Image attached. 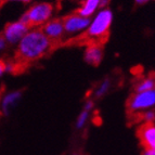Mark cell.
<instances>
[{
    "label": "cell",
    "mask_w": 155,
    "mask_h": 155,
    "mask_svg": "<svg viewBox=\"0 0 155 155\" xmlns=\"http://www.w3.org/2000/svg\"><path fill=\"white\" fill-rule=\"evenodd\" d=\"M5 0H0V9L2 8V7H3V5H5Z\"/></svg>",
    "instance_id": "obj_22"
},
{
    "label": "cell",
    "mask_w": 155,
    "mask_h": 155,
    "mask_svg": "<svg viewBox=\"0 0 155 155\" xmlns=\"http://www.w3.org/2000/svg\"><path fill=\"white\" fill-rule=\"evenodd\" d=\"M138 3H145V2H147L149 0H136Z\"/></svg>",
    "instance_id": "obj_21"
},
{
    "label": "cell",
    "mask_w": 155,
    "mask_h": 155,
    "mask_svg": "<svg viewBox=\"0 0 155 155\" xmlns=\"http://www.w3.org/2000/svg\"><path fill=\"white\" fill-rule=\"evenodd\" d=\"M20 94H21L20 92H14V93H11L10 96L7 97L5 100V102H3V110L7 111L8 106L11 105V104H12L15 100H18V98H20Z\"/></svg>",
    "instance_id": "obj_12"
},
{
    "label": "cell",
    "mask_w": 155,
    "mask_h": 155,
    "mask_svg": "<svg viewBox=\"0 0 155 155\" xmlns=\"http://www.w3.org/2000/svg\"><path fill=\"white\" fill-rule=\"evenodd\" d=\"M154 80L151 79V78H144V79L139 80L136 86H134V89H136V92H143V91H149L152 90L154 88Z\"/></svg>",
    "instance_id": "obj_11"
},
{
    "label": "cell",
    "mask_w": 155,
    "mask_h": 155,
    "mask_svg": "<svg viewBox=\"0 0 155 155\" xmlns=\"http://www.w3.org/2000/svg\"><path fill=\"white\" fill-rule=\"evenodd\" d=\"M5 86H1L0 87V102H1V99H2V96H3V93H5ZM0 116H1V111H0Z\"/></svg>",
    "instance_id": "obj_19"
},
{
    "label": "cell",
    "mask_w": 155,
    "mask_h": 155,
    "mask_svg": "<svg viewBox=\"0 0 155 155\" xmlns=\"http://www.w3.org/2000/svg\"><path fill=\"white\" fill-rule=\"evenodd\" d=\"M140 118L145 123H153L155 120V113L152 111L144 112V113H142L140 115Z\"/></svg>",
    "instance_id": "obj_13"
},
{
    "label": "cell",
    "mask_w": 155,
    "mask_h": 155,
    "mask_svg": "<svg viewBox=\"0 0 155 155\" xmlns=\"http://www.w3.org/2000/svg\"><path fill=\"white\" fill-rule=\"evenodd\" d=\"M155 105V91L149 90L143 92H136L130 96L129 100L127 102V107L129 113H137L141 110L149 109L151 106Z\"/></svg>",
    "instance_id": "obj_4"
},
{
    "label": "cell",
    "mask_w": 155,
    "mask_h": 155,
    "mask_svg": "<svg viewBox=\"0 0 155 155\" xmlns=\"http://www.w3.org/2000/svg\"><path fill=\"white\" fill-rule=\"evenodd\" d=\"M53 12V5L48 2H40L34 5L26 11L22 16L21 22H23L28 28L44 25L50 18Z\"/></svg>",
    "instance_id": "obj_3"
},
{
    "label": "cell",
    "mask_w": 155,
    "mask_h": 155,
    "mask_svg": "<svg viewBox=\"0 0 155 155\" xmlns=\"http://www.w3.org/2000/svg\"><path fill=\"white\" fill-rule=\"evenodd\" d=\"M5 2L7 1H15V0H5ZM18 1H23V2H28V1H31V0H18Z\"/></svg>",
    "instance_id": "obj_20"
},
{
    "label": "cell",
    "mask_w": 155,
    "mask_h": 155,
    "mask_svg": "<svg viewBox=\"0 0 155 155\" xmlns=\"http://www.w3.org/2000/svg\"><path fill=\"white\" fill-rule=\"evenodd\" d=\"M40 29H41L42 33L55 45L57 48H59V47L61 46V44H62V42H61V38H62L65 33L62 20L54 18V20H52V21L47 22V23L44 24L42 28H40Z\"/></svg>",
    "instance_id": "obj_5"
},
{
    "label": "cell",
    "mask_w": 155,
    "mask_h": 155,
    "mask_svg": "<svg viewBox=\"0 0 155 155\" xmlns=\"http://www.w3.org/2000/svg\"><path fill=\"white\" fill-rule=\"evenodd\" d=\"M54 49H57L55 45L42 33L41 29L29 31L20 40L15 54L9 64H7V71L13 75H20Z\"/></svg>",
    "instance_id": "obj_1"
},
{
    "label": "cell",
    "mask_w": 155,
    "mask_h": 155,
    "mask_svg": "<svg viewBox=\"0 0 155 155\" xmlns=\"http://www.w3.org/2000/svg\"><path fill=\"white\" fill-rule=\"evenodd\" d=\"M103 58V46L102 45H89L85 52L86 62L91 65H99Z\"/></svg>",
    "instance_id": "obj_9"
},
{
    "label": "cell",
    "mask_w": 155,
    "mask_h": 155,
    "mask_svg": "<svg viewBox=\"0 0 155 155\" xmlns=\"http://www.w3.org/2000/svg\"><path fill=\"white\" fill-rule=\"evenodd\" d=\"M100 2L101 0H86L81 5V8L76 11V13H78L81 16H85V18H89L92 15L96 9L100 7Z\"/></svg>",
    "instance_id": "obj_10"
},
{
    "label": "cell",
    "mask_w": 155,
    "mask_h": 155,
    "mask_svg": "<svg viewBox=\"0 0 155 155\" xmlns=\"http://www.w3.org/2000/svg\"><path fill=\"white\" fill-rule=\"evenodd\" d=\"M28 27L21 21L9 23L5 27L3 36H5V40H8L11 44H14L18 40H21L26 34L28 33Z\"/></svg>",
    "instance_id": "obj_7"
},
{
    "label": "cell",
    "mask_w": 155,
    "mask_h": 155,
    "mask_svg": "<svg viewBox=\"0 0 155 155\" xmlns=\"http://www.w3.org/2000/svg\"><path fill=\"white\" fill-rule=\"evenodd\" d=\"M87 117H88V111H84L83 113L80 114V116L78 117V120H77V127L78 128H81L85 124V122L87 120Z\"/></svg>",
    "instance_id": "obj_15"
},
{
    "label": "cell",
    "mask_w": 155,
    "mask_h": 155,
    "mask_svg": "<svg viewBox=\"0 0 155 155\" xmlns=\"http://www.w3.org/2000/svg\"><path fill=\"white\" fill-rule=\"evenodd\" d=\"M75 155H77V154H75Z\"/></svg>",
    "instance_id": "obj_23"
},
{
    "label": "cell",
    "mask_w": 155,
    "mask_h": 155,
    "mask_svg": "<svg viewBox=\"0 0 155 155\" xmlns=\"http://www.w3.org/2000/svg\"><path fill=\"white\" fill-rule=\"evenodd\" d=\"M113 14L110 10H103L99 13L92 23L89 25L88 29L79 37L67 40L65 44L67 46L73 45H102L103 46L109 38L110 26H111Z\"/></svg>",
    "instance_id": "obj_2"
},
{
    "label": "cell",
    "mask_w": 155,
    "mask_h": 155,
    "mask_svg": "<svg viewBox=\"0 0 155 155\" xmlns=\"http://www.w3.org/2000/svg\"><path fill=\"white\" fill-rule=\"evenodd\" d=\"M5 45V38L3 36V34H0V50L2 49Z\"/></svg>",
    "instance_id": "obj_17"
},
{
    "label": "cell",
    "mask_w": 155,
    "mask_h": 155,
    "mask_svg": "<svg viewBox=\"0 0 155 155\" xmlns=\"http://www.w3.org/2000/svg\"><path fill=\"white\" fill-rule=\"evenodd\" d=\"M64 29L67 33H74V31H81L90 25V18L79 15L78 13H72L70 15H66L62 20Z\"/></svg>",
    "instance_id": "obj_6"
},
{
    "label": "cell",
    "mask_w": 155,
    "mask_h": 155,
    "mask_svg": "<svg viewBox=\"0 0 155 155\" xmlns=\"http://www.w3.org/2000/svg\"><path fill=\"white\" fill-rule=\"evenodd\" d=\"M140 142L145 149L155 150V125L153 123H144L138 129Z\"/></svg>",
    "instance_id": "obj_8"
},
{
    "label": "cell",
    "mask_w": 155,
    "mask_h": 155,
    "mask_svg": "<svg viewBox=\"0 0 155 155\" xmlns=\"http://www.w3.org/2000/svg\"><path fill=\"white\" fill-rule=\"evenodd\" d=\"M142 155H155V150H153V149H145Z\"/></svg>",
    "instance_id": "obj_18"
},
{
    "label": "cell",
    "mask_w": 155,
    "mask_h": 155,
    "mask_svg": "<svg viewBox=\"0 0 155 155\" xmlns=\"http://www.w3.org/2000/svg\"><path fill=\"white\" fill-rule=\"evenodd\" d=\"M7 71V63L3 60H0V76Z\"/></svg>",
    "instance_id": "obj_16"
},
{
    "label": "cell",
    "mask_w": 155,
    "mask_h": 155,
    "mask_svg": "<svg viewBox=\"0 0 155 155\" xmlns=\"http://www.w3.org/2000/svg\"><path fill=\"white\" fill-rule=\"evenodd\" d=\"M109 86H110V81L109 80H105L102 85L99 87V89L97 90L96 92V96L97 97H101V96H103L104 93L106 92V90H107V88H109Z\"/></svg>",
    "instance_id": "obj_14"
}]
</instances>
